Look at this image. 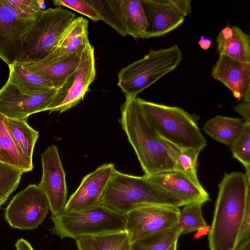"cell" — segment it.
I'll use <instances>...</instances> for the list:
<instances>
[{
    "label": "cell",
    "instance_id": "1",
    "mask_svg": "<svg viewBox=\"0 0 250 250\" xmlns=\"http://www.w3.org/2000/svg\"><path fill=\"white\" fill-rule=\"evenodd\" d=\"M250 178L240 172L225 174L219 184L208 239L209 250H236Z\"/></svg>",
    "mask_w": 250,
    "mask_h": 250
},
{
    "label": "cell",
    "instance_id": "2",
    "mask_svg": "<svg viewBox=\"0 0 250 250\" xmlns=\"http://www.w3.org/2000/svg\"><path fill=\"white\" fill-rule=\"evenodd\" d=\"M119 120L145 176L176 171L169 143L161 138L147 121L137 97H125Z\"/></svg>",
    "mask_w": 250,
    "mask_h": 250
},
{
    "label": "cell",
    "instance_id": "3",
    "mask_svg": "<svg viewBox=\"0 0 250 250\" xmlns=\"http://www.w3.org/2000/svg\"><path fill=\"white\" fill-rule=\"evenodd\" d=\"M101 205L123 215L144 204L180 207L185 203L145 176H136L115 169L101 200Z\"/></svg>",
    "mask_w": 250,
    "mask_h": 250
},
{
    "label": "cell",
    "instance_id": "4",
    "mask_svg": "<svg viewBox=\"0 0 250 250\" xmlns=\"http://www.w3.org/2000/svg\"><path fill=\"white\" fill-rule=\"evenodd\" d=\"M137 100L148 124L163 139L182 148L200 151L207 146L195 118L183 109Z\"/></svg>",
    "mask_w": 250,
    "mask_h": 250
},
{
    "label": "cell",
    "instance_id": "5",
    "mask_svg": "<svg viewBox=\"0 0 250 250\" xmlns=\"http://www.w3.org/2000/svg\"><path fill=\"white\" fill-rule=\"evenodd\" d=\"M182 52L177 44L151 49L143 58L122 68L118 74V86L125 97H136L181 63Z\"/></svg>",
    "mask_w": 250,
    "mask_h": 250
},
{
    "label": "cell",
    "instance_id": "6",
    "mask_svg": "<svg viewBox=\"0 0 250 250\" xmlns=\"http://www.w3.org/2000/svg\"><path fill=\"white\" fill-rule=\"evenodd\" d=\"M76 18L74 13L60 6L42 10L24 38L15 63L21 65L45 58Z\"/></svg>",
    "mask_w": 250,
    "mask_h": 250
},
{
    "label": "cell",
    "instance_id": "7",
    "mask_svg": "<svg viewBox=\"0 0 250 250\" xmlns=\"http://www.w3.org/2000/svg\"><path fill=\"white\" fill-rule=\"evenodd\" d=\"M51 233L61 239H77L125 230L126 215L100 205L86 210L51 217Z\"/></svg>",
    "mask_w": 250,
    "mask_h": 250
},
{
    "label": "cell",
    "instance_id": "8",
    "mask_svg": "<svg viewBox=\"0 0 250 250\" xmlns=\"http://www.w3.org/2000/svg\"><path fill=\"white\" fill-rule=\"evenodd\" d=\"M49 210L44 192L38 185L31 184L11 200L5 209L4 218L14 229L31 230L43 222Z\"/></svg>",
    "mask_w": 250,
    "mask_h": 250
},
{
    "label": "cell",
    "instance_id": "9",
    "mask_svg": "<svg viewBox=\"0 0 250 250\" xmlns=\"http://www.w3.org/2000/svg\"><path fill=\"white\" fill-rule=\"evenodd\" d=\"M95 76L94 49L89 43L82 52L78 67L57 89L47 110L50 113H62L77 105L83 99Z\"/></svg>",
    "mask_w": 250,
    "mask_h": 250
},
{
    "label": "cell",
    "instance_id": "10",
    "mask_svg": "<svg viewBox=\"0 0 250 250\" xmlns=\"http://www.w3.org/2000/svg\"><path fill=\"white\" fill-rule=\"evenodd\" d=\"M180 209L169 206L144 204L126 214L125 230L131 243L171 229L178 223Z\"/></svg>",
    "mask_w": 250,
    "mask_h": 250
},
{
    "label": "cell",
    "instance_id": "11",
    "mask_svg": "<svg viewBox=\"0 0 250 250\" xmlns=\"http://www.w3.org/2000/svg\"><path fill=\"white\" fill-rule=\"evenodd\" d=\"M147 23L145 39L163 36L180 26L192 10L190 0H141Z\"/></svg>",
    "mask_w": 250,
    "mask_h": 250
},
{
    "label": "cell",
    "instance_id": "12",
    "mask_svg": "<svg viewBox=\"0 0 250 250\" xmlns=\"http://www.w3.org/2000/svg\"><path fill=\"white\" fill-rule=\"evenodd\" d=\"M42 174L38 185L45 194L51 212V217L64 212L67 189L65 174L57 146H48L41 155Z\"/></svg>",
    "mask_w": 250,
    "mask_h": 250
},
{
    "label": "cell",
    "instance_id": "13",
    "mask_svg": "<svg viewBox=\"0 0 250 250\" xmlns=\"http://www.w3.org/2000/svg\"><path fill=\"white\" fill-rule=\"evenodd\" d=\"M56 91L52 88L28 93L7 81L0 89V113L6 118L27 120L33 114L47 110Z\"/></svg>",
    "mask_w": 250,
    "mask_h": 250
},
{
    "label": "cell",
    "instance_id": "14",
    "mask_svg": "<svg viewBox=\"0 0 250 250\" xmlns=\"http://www.w3.org/2000/svg\"><path fill=\"white\" fill-rule=\"evenodd\" d=\"M35 21L18 14L6 0H0V58L8 66L15 62Z\"/></svg>",
    "mask_w": 250,
    "mask_h": 250
},
{
    "label": "cell",
    "instance_id": "15",
    "mask_svg": "<svg viewBox=\"0 0 250 250\" xmlns=\"http://www.w3.org/2000/svg\"><path fill=\"white\" fill-rule=\"evenodd\" d=\"M114 164H104L86 175L67 201L64 212L88 209L101 205L103 193L115 170Z\"/></svg>",
    "mask_w": 250,
    "mask_h": 250
},
{
    "label": "cell",
    "instance_id": "16",
    "mask_svg": "<svg viewBox=\"0 0 250 250\" xmlns=\"http://www.w3.org/2000/svg\"><path fill=\"white\" fill-rule=\"evenodd\" d=\"M211 76L227 87L237 101L243 98L250 102V63L220 54Z\"/></svg>",
    "mask_w": 250,
    "mask_h": 250
},
{
    "label": "cell",
    "instance_id": "17",
    "mask_svg": "<svg viewBox=\"0 0 250 250\" xmlns=\"http://www.w3.org/2000/svg\"><path fill=\"white\" fill-rule=\"evenodd\" d=\"M83 51L64 57H54L50 54L39 61L21 64L30 72L36 74L58 89L80 64ZM21 65V64H20Z\"/></svg>",
    "mask_w": 250,
    "mask_h": 250
},
{
    "label": "cell",
    "instance_id": "18",
    "mask_svg": "<svg viewBox=\"0 0 250 250\" xmlns=\"http://www.w3.org/2000/svg\"><path fill=\"white\" fill-rule=\"evenodd\" d=\"M144 176L159 187L178 197L186 205L195 202L204 204L210 200L208 194L202 185H197L178 171H166Z\"/></svg>",
    "mask_w": 250,
    "mask_h": 250
},
{
    "label": "cell",
    "instance_id": "19",
    "mask_svg": "<svg viewBox=\"0 0 250 250\" xmlns=\"http://www.w3.org/2000/svg\"><path fill=\"white\" fill-rule=\"evenodd\" d=\"M216 42L219 55L250 63V37L239 27L225 26L219 32Z\"/></svg>",
    "mask_w": 250,
    "mask_h": 250
},
{
    "label": "cell",
    "instance_id": "20",
    "mask_svg": "<svg viewBox=\"0 0 250 250\" xmlns=\"http://www.w3.org/2000/svg\"><path fill=\"white\" fill-rule=\"evenodd\" d=\"M88 21L83 17L76 18L61 37L54 49L50 53L54 57H64L81 52L89 44Z\"/></svg>",
    "mask_w": 250,
    "mask_h": 250
},
{
    "label": "cell",
    "instance_id": "21",
    "mask_svg": "<svg viewBox=\"0 0 250 250\" xmlns=\"http://www.w3.org/2000/svg\"><path fill=\"white\" fill-rule=\"evenodd\" d=\"M5 123L18 150L29 163H32V156L39 132L33 129L26 120L8 118L5 117Z\"/></svg>",
    "mask_w": 250,
    "mask_h": 250
},
{
    "label": "cell",
    "instance_id": "22",
    "mask_svg": "<svg viewBox=\"0 0 250 250\" xmlns=\"http://www.w3.org/2000/svg\"><path fill=\"white\" fill-rule=\"evenodd\" d=\"M244 124L240 119L217 115L208 120L203 129L213 139L231 146L242 132Z\"/></svg>",
    "mask_w": 250,
    "mask_h": 250
},
{
    "label": "cell",
    "instance_id": "23",
    "mask_svg": "<svg viewBox=\"0 0 250 250\" xmlns=\"http://www.w3.org/2000/svg\"><path fill=\"white\" fill-rule=\"evenodd\" d=\"M0 162L18 167L24 173L32 170L29 163L18 150L5 123V116L0 113Z\"/></svg>",
    "mask_w": 250,
    "mask_h": 250
},
{
    "label": "cell",
    "instance_id": "24",
    "mask_svg": "<svg viewBox=\"0 0 250 250\" xmlns=\"http://www.w3.org/2000/svg\"><path fill=\"white\" fill-rule=\"evenodd\" d=\"M127 35L145 39L147 26L141 0H121Z\"/></svg>",
    "mask_w": 250,
    "mask_h": 250
},
{
    "label": "cell",
    "instance_id": "25",
    "mask_svg": "<svg viewBox=\"0 0 250 250\" xmlns=\"http://www.w3.org/2000/svg\"><path fill=\"white\" fill-rule=\"evenodd\" d=\"M9 75L7 81L24 92L39 93L54 88L48 82L29 72L21 65L14 63L9 66Z\"/></svg>",
    "mask_w": 250,
    "mask_h": 250
},
{
    "label": "cell",
    "instance_id": "26",
    "mask_svg": "<svg viewBox=\"0 0 250 250\" xmlns=\"http://www.w3.org/2000/svg\"><path fill=\"white\" fill-rule=\"evenodd\" d=\"M101 20L121 35L127 34L121 0H88Z\"/></svg>",
    "mask_w": 250,
    "mask_h": 250
},
{
    "label": "cell",
    "instance_id": "27",
    "mask_svg": "<svg viewBox=\"0 0 250 250\" xmlns=\"http://www.w3.org/2000/svg\"><path fill=\"white\" fill-rule=\"evenodd\" d=\"M170 146L176 171L186 175L197 185H201L197 175V158L200 151L182 148L170 143Z\"/></svg>",
    "mask_w": 250,
    "mask_h": 250
},
{
    "label": "cell",
    "instance_id": "28",
    "mask_svg": "<svg viewBox=\"0 0 250 250\" xmlns=\"http://www.w3.org/2000/svg\"><path fill=\"white\" fill-rule=\"evenodd\" d=\"M177 224L173 228L137 240L131 243L132 250H165L180 236Z\"/></svg>",
    "mask_w": 250,
    "mask_h": 250
},
{
    "label": "cell",
    "instance_id": "29",
    "mask_svg": "<svg viewBox=\"0 0 250 250\" xmlns=\"http://www.w3.org/2000/svg\"><path fill=\"white\" fill-rule=\"evenodd\" d=\"M204 204L200 202L189 203L184 206L179 212L178 225L180 235H184L207 227L203 218L202 207Z\"/></svg>",
    "mask_w": 250,
    "mask_h": 250
},
{
    "label": "cell",
    "instance_id": "30",
    "mask_svg": "<svg viewBox=\"0 0 250 250\" xmlns=\"http://www.w3.org/2000/svg\"><path fill=\"white\" fill-rule=\"evenodd\" d=\"M97 250H132L125 230L91 237Z\"/></svg>",
    "mask_w": 250,
    "mask_h": 250
},
{
    "label": "cell",
    "instance_id": "31",
    "mask_svg": "<svg viewBox=\"0 0 250 250\" xmlns=\"http://www.w3.org/2000/svg\"><path fill=\"white\" fill-rule=\"evenodd\" d=\"M233 157L244 167L245 174L250 178V123L244 122L240 136L231 146Z\"/></svg>",
    "mask_w": 250,
    "mask_h": 250
},
{
    "label": "cell",
    "instance_id": "32",
    "mask_svg": "<svg viewBox=\"0 0 250 250\" xmlns=\"http://www.w3.org/2000/svg\"><path fill=\"white\" fill-rule=\"evenodd\" d=\"M24 173L18 167L0 162V197L10 196L17 188Z\"/></svg>",
    "mask_w": 250,
    "mask_h": 250
},
{
    "label": "cell",
    "instance_id": "33",
    "mask_svg": "<svg viewBox=\"0 0 250 250\" xmlns=\"http://www.w3.org/2000/svg\"><path fill=\"white\" fill-rule=\"evenodd\" d=\"M11 7L20 16L34 21L38 18L44 1L41 0H6Z\"/></svg>",
    "mask_w": 250,
    "mask_h": 250
},
{
    "label": "cell",
    "instance_id": "34",
    "mask_svg": "<svg viewBox=\"0 0 250 250\" xmlns=\"http://www.w3.org/2000/svg\"><path fill=\"white\" fill-rule=\"evenodd\" d=\"M53 2L55 6H63L70 8L87 17L95 22L101 20V17L88 0H55Z\"/></svg>",
    "mask_w": 250,
    "mask_h": 250
},
{
    "label": "cell",
    "instance_id": "35",
    "mask_svg": "<svg viewBox=\"0 0 250 250\" xmlns=\"http://www.w3.org/2000/svg\"><path fill=\"white\" fill-rule=\"evenodd\" d=\"M250 190L248 191L245 213L239 234V243L244 238L250 236Z\"/></svg>",
    "mask_w": 250,
    "mask_h": 250
},
{
    "label": "cell",
    "instance_id": "36",
    "mask_svg": "<svg viewBox=\"0 0 250 250\" xmlns=\"http://www.w3.org/2000/svg\"><path fill=\"white\" fill-rule=\"evenodd\" d=\"M233 109L243 117L245 122L250 123V102L244 101L234 106Z\"/></svg>",
    "mask_w": 250,
    "mask_h": 250
},
{
    "label": "cell",
    "instance_id": "37",
    "mask_svg": "<svg viewBox=\"0 0 250 250\" xmlns=\"http://www.w3.org/2000/svg\"><path fill=\"white\" fill-rule=\"evenodd\" d=\"M75 240L78 250H97L91 237H83Z\"/></svg>",
    "mask_w": 250,
    "mask_h": 250
},
{
    "label": "cell",
    "instance_id": "38",
    "mask_svg": "<svg viewBox=\"0 0 250 250\" xmlns=\"http://www.w3.org/2000/svg\"><path fill=\"white\" fill-rule=\"evenodd\" d=\"M15 246L16 250H34L30 243L23 238L18 240Z\"/></svg>",
    "mask_w": 250,
    "mask_h": 250
},
{
    "label": "cell",
    "instance_id": "39",
    "mask_svg": "<svg viewBox=\"0 0 250 250\" xmlns=\"http://www.w3.org/2000/svg\"><path fill=\"white\" fill-rule=\"evenodd\" d=\"M212 39H206L204 36H202L200 37L198 44L200 47L203 50H207L209 49L211 45Z\"/></svg>",
    "mask_w": 250,
    "mask_h": 250
},
{
    "label": "cell",
    "instance_id": "40",
    "mask_svg": "<svg viewBox=\"0 0 250 250\" xmlns=\"http://www.w3.org/2000/svg\"><path fill=\"white\" fill-rule=\"evenodd\" d=\"M236 250H250V236L243 239L239 243Z\"/></svg>",
    "mask_w": 250,
    "mask_h": 250
},
{
    "label": "cell",
    "instance_id": "41",
    "mask_svg": "<svg viewBox=\"0 0 250 250\" xmlns=\"http://www.w3.org/2000/svg\"><path fill=\"white\" fill-rule=\"evenodd\" d=\"M9 196L0 197V208L7 201Z\"/></svg>",
    "mask_w": 250,
    "mask_h": 250
},
{
    "label": "cell",
    "instance_id": "42",
    "mask_svg": "<svg viewBox=\"0 0 250 250\" xmlns=\"http://www.w3.org/2000/svg\"><path fill=\"white\" fill-rule=\"evenodd\" d=\"M177 241L174 242L168 248L165 250H177Z\"/></svg>",
    "mask_w": 250,
    "mask_h": 250
}]
</instances>
